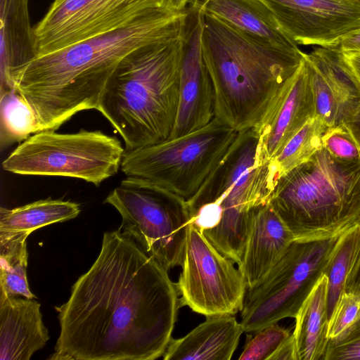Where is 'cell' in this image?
I'll return each mask as SVG.
<instances>
[{"instance_id":"1","label":"cell","mask_w":360,"mask_h":360,"mask_svg":"<svg viewBox=\"0 0 360 360\" xmlns=\"http://www.w3.org/2000/svg\"><path fill=\"white\" fill-rule=\"evenodd\" d=\"M165 269L131 238L105 232L99 255L58 312L50 360H154L172 339L180 307Z\"/></svg>"},{"instance_id":"2","label":"cell","mask_w":360,"mask_h":360,"mask_svg":"<svg viewBox=\"0 0 360 360\" xmlns=\"http://www.w3.org/2000/svg\"><path fill=\"white\" fill-rule=\"evenodd\" d=\"M187 10L160 6L113 31L37 56L15 79L34 110L39 131H56L77 113L99 110L120 62L145 44L184 37Z\"/></svg>"},{"instance_id":"3","label":"cell","mask_w":360,"mask_h":360,"mask_svg":"<svg viewBox=\"0 0 360 360\" xmlns=\"http://www.w3.org/2000/svg\"><path fill=\"white\" fill-rule=\"evenodd\" d=\"M202 51L214 89L215 117L238 132L259 126L303 53L271 46L207 12Z\"/></svg>"},{"instance_id":"4","label":"cell","mask_w":360,"mask_h":360,"mask_svg":"<svg viewBox=\"0 0 360 360\" xmlns=\"http://www.w3.org/2000/svg\"><path fill=\"white\" fill-rule=\"evenodd\" d=\"M184 46V35L141 46L120 62L109 79L98 112L122 138L125 151L170 137Z\"/></svg>"},{"instance_id":"5","label":"cell","mask_w":360,"mask_h":360,"mask_svg":"<svg viewBox=\"0 0 360 360\" xmlns=\"http://www.w3.org/2000/svg\"><path fill=\"white\" fill-rule=\"evenodd\" d=\"M269 201L295 240L338 237L360 224V163L323 148L283 176Z\"/></svg>"},{"instance_id":"6","label":"cell","mask_w":360,"mask_h":360,"mask_svg":"<svg viewBox=\"0 0 360 360\" xmlns=\"http://www.w3.org/2000/svg\"><path fill=\"white\" fill-rule=\"evenodd\" d=\"M257 134L240 131L226 155L191 198V224L223 255L240 262L255 209L270 200L268 165L256 163Z\"/></svg>"},{"instance_id":"7","label":"cell","mask_w":360,"mask_h":360,"mask_svg":"<svg viewBox=\"0 0 360 360\" xmlns=\"http://www.w3.org/2000/svg\"><path fill=\"white\" fill-rule=\"evenodd\" d=\"M238 133L215 117L191 133L125 151L121 170L127 176L148 179L187 200L220 162Z\"/></svg>"},{"instance_id":"8","label":"cell","mask_w":360,"mask_h":360,"mask_svg":"<svg viewBox=\"0 0 360 360\" xmlns=\"http://www.w3.org/2000/svg\"><path fill=\"white\" fill-rule=\"evenodd\" d=\"M103 203L120 214L118 231L167 271L181 266L191 224L186 200L143 178L127 176Z\"/></svg>"},{"instance_id":"9","label":"cell","mask_w":360,"mask_h":360,"mask_svg":"<svg viewBox=\"0 0 360 360\" xmlns=\"http://www.w3.org/2000/svg\"><path fill=\"white\" fill-rule=\"evenodd\" d=\"M124 153L119 139L99 130H46L21 142L2 167L16 174L75 178L98 186L117 173Z\"/></svg>"},{"instance_id":"10","label":"cell","mask_w":360,"mask_h":360,"mask_svg":"<svg viewBox=\"0 0 360 360\" xmlns=\"http://www.w3.org/2000/svg\"><path fill=\"white\" fill-rule=\"evenodd\" d=\"M340 236L310 242L295 240L264 278L247 289L240 311L244 332L254 333L281 319H295L318 279L326 273Z\"/></svg>"},{"instance_id":"11","label":"cell","mask_w":360,"mask_h":360,"mask_svg":"<svg viewBox=\"0 0 360 360\" xmlns=\"http://www.w3.org/2000/svg\"><path fill=\"white\" fill-rule=\"evenodd\" d=\"M233 263L191 224L175 283L180 307L187 306L205 316L235 315L241 311L248 287Z\"/></svg>"},{"instance_id":"12","label":"cell","mask_w":360,"mask_h":360,"mask_svg":"<svg viewBox=\"0 0 360 360\" xmlns=\"http://www.w3.org/2000/svg\"><path fill=\"white\" fill-rule=\"evenodd\" d=\"M162 6V0H62L34 27L37 56L125 26Z\"/></svg>"},{"instance_id":"13","label":"cell","mask_w":360,"mask_h":360,"mask_svg":"<svg viewBox=\"0 0 360 360\" xmlns=\"http://www.w3.org/2000/svg\"><path fill=\"white\" fill-rule=\"evenodd\" d=\"M297 45L338 46L360 30V0H261Z\"/></svg>"},{"instance_id":"14","label":"cell","mask_w":360,"mask_h":360,"mask_svg":"<svg viewBox=\"0 0 360 360\" xmlns=\"http://www.w3.org/2000/svg\"><path fill=\"white\" fill-rule=\"evenodd\" d=\"M203 20L204 12L190 4L180 68L179 107L169 138L196 131L215 117L214 89L202 51Z\"/></svg>"},{"instance_id":"15","label":"cell","mask_w":360,"mask_h":360,"mask_svg":"<svg viewBox=\"0 0 360 360\" xmlns=\"http://www.w3.org/2000/svg\"><path fill=\"white\" fill-rule=\"evenodd\" d=\"M315 104V116L327 127L347 122L360 108V83L339 45L304 52Z\"/></svg>"},{"instance_id":"16","label":"cell","mask_w":360,"mask_h":360,"mask_svg":"<svg viewBox=\"0 0 360 360\" xmlns=\"http://www.w3.org/2000/svg\"><path fill=\"white\" fill-rule=\"evenodd\" d=\"M315 116V104L307 64L301 63L286 82L259 126L256 162L268 165L292 136Z\"/></svg>"},{"instance_id":"17","label":"cell","mask_w":360,"mask_h":360,"mask_svg":"<svg viewBox=\"0 0 360 360\" xmlns=\"http://www.w3.org/2000/svg\"><path fill=\"white\" fill-rule=\"evenodd\" d=\"M295 241L269 200L253 212L240 262L248 288L256 286Z\"/></svg>"},{"instance_id":"18","label":"cell","mask_w":360,"mask_h":360,"mask_svg":"<svg viewBox=\"0 0 360 360\" xmlns=\"http://www.w3.org/2000/svg\"><path fill=\"white\" fill-rule=\"evenodd\" d=\"M41 304L0 292V360H29L49 340Z\"/></svg>"},{"instance_id":"19","label":"cell","mask_w":360,"mask_h":360,"mask_svg":"<svg viewBox=\"0 0 360 360\" xmlns=\"http://www.w3.org/2000/svg\"><path fill=\"white\" fill-rule=\"evenodd\" d=\"M30 0H0V92L15 89L20 73L37 57Z\"/></svg>"},{"instance_id":"20","label":"cell","mask_w":360,"mask_h":360,"mask_svg":"<svg viewBox=\"0 0 360 360\" xmlns=\"http://www.w3.org/2000/svg\"><path fill=\"white\" fill-rule=\"evenodd\" d=\"M243 332L233 314L208 315L185 336L172 338L162 357L165 360H230Z\"/></svg>"},{"instance_id":"21","label":"cell","mask_w":360,"mask_h":360,"mask_svg":"<svg viewBox=\"0 0 360 360\" xmlns=\"http://www.w3.org/2000/svg\"><path fill=\"white\" fill-rule=\"evenodd\" d=\"M191 4L271 46L292 51L300 50L261 0H193Z\"/></svg>"},{"instance_id":"22","label":"cell","mask_w":360,"mask_h":360,"mask_svg":"<svg viewBox=\"0 0 360 360\" xmlns=\"http://www.w3.org/2000/svg\"><path fill=\"white\" fill-rule=\"evenodd\" d=\"M328 279L323 274L296 315L292 335L296 360H323L328 338Z\"/></svg>"},{"instance_id":"23","label":"cell","mask_w":360,"mask_h":360,"mask_svg":"<svg viewBox=\"0 0 360 360\" xmlns=\"http://www.w3.org/2000/svg\"><path fill=\"white\" fill-rule=\"evenodd\" d=\"M80 205L70 200H39L13 209L0 208V232L31 233L43 226L76 218Z\"/></svg>"},{"instance_id":"24","label":"cell","mask_w":360,"mask_h":360,"mask_svg":"<svg viewBox=\"0 0 360 360\" xmlns=\"http://www.w3.org/2000/svg\"><path fill=\"white\" fill-rule=\"evenodd\" d=\"M327 127L316 116L311 118L268 165V186L272 193L278 181L294 168L307 162L323 148Z\"/></svg>"},{"instance_id":"25","label":"cell","mask_w":360,"mask_h":360,"mask_svg":"<svg viewBox=\"0 0 360 360\" xmlns=\"http://www.w3.org/2000/svg\"><path fill=\"white\" fill-rule=\"evenodd\" d=\"M30 234L0 232V292L8 296L37 298L30 291L27 278V238Z\"/></svg>"},{"instance_id":"26","label":"cell","mask_w":360,"mask_h":360,"mask_svg":"<svg viewBox=\"0 0 360 360\" xmlns=\"http://www.w3.org/2000/svg\"><path fill=\"white\" fill-rule=\"evenodd\" d=\"M39 132L36 113L16 90L0 92V148L21 143Z\"/></svg>"},{"instance_id":"27","label":"cell","mask_w":360,"mask_h":360,"mask_svg":"<svg viewBox=\"0 0 360 360\" xmlns=\"http://www.w3.org/2000/svg\"><path fill=\"white\" fill-rule=\"evenodd\" d=\"M359 233V226L342 234L338 239L326 271L328 279V320L340 297L345 292V280L352 262Z\"/></svg>"},{"instance_id":"28","label":"cell","mask_w":360,"mask_h":360,"mask_svg":"<svg viewBox=\"0 0 360 360\" xmlns=\"http://www.w3.org/2000/svg\"><path fill=\"white\" fill-rule=\"evenodd\" d=\"M254 333L248 338L238 359L271 360L292 334L289 329L281 326L278 322L262 328Z\"/></svg>"},{"instance_id":"29","label":"cell","mask_w":360,"mask_h":360,"mask_svg":"<svg viewBox=\"0 0 360 360\" xmlns=\"http://www.w3.org/2000/svg\"><path fill=\"white\" fill-rule=\"evenodd\" d=\"M324 148L335 158L360 163V143L347 123L327 127L322 137Z\"/></svg>"},{"instance_id":"30","label":"cell","mask_w":360,"mask_h":360,"mask_svg":"<svg viewBox=\"0 0 360 360\" xmlns=\"http://www.w3.org/2000/svg\"><path fill=\"white\" fill-rule=\"evenodd\" d=\"M360 316V295L345 291L328 320V338L335 340L343 334Z\"/></svg>"},{"instance_id":"31","label":"cell","mask_w":360,"mask_h":360,"mask_svg":"<svg viewBox=\"0 0 360 360\" xmlns=\"http://www.w3.org/2000/svg\"><path fill=\"white\" fill-rule=\"evenodd\" d=\"M323 360H360V316L340 337L329 340Z\"/></svg>"},{"instance_id":"32","label":"cell","mask_w":360,"mask_h":360,"mask_svg":"<svg viewBox=\"0 0 360 360\" xmlns=\"http://www.w3.org/2000/svg\"><path fill=\"white\" fill-rule=\"evenodd\" d=\"M345 291L360 295V224L356 246L345 280Z\"/></svg>"},{"instance_id":"33","label":"cell","mask_w":360,"mask_h":360,"mask_svg":"<svg viewBox=\"0 0 360 360\" xmlns=\"http://www.w3.org/2000/svg\"><path fill=\"white\" fill-rule=\"evenodd\" d=\"M271 360H296L292 333L289 338L273 355Z\"/></svg>"},{"instance_id":"34","label":"cell","mask_w":360,"mask_h":360,"mask_svg":"<svg viewBox=\"0 0 360 360\" xmlns=\"http://www.w3.org/2000/svg\"><path fill=\"white\" fill-rule=\"evenodd\" d=\"M339 46L344 53L360 52V30L344 38Z\"/></svg>"},{"instance_id":"35","label":"cell","mask_w":360,"mask_h":360,"mask_svg":"<svg viewBox=\"0 0 360 360\" xmlns=\"http://www.w3.org/2000/svg\"><path fill=\"white\" fill-rule=\"evenodd\" d=\"M342 53L347 63L360 83V52Z\"/></svg>"},{"instance_id":"36","label":"cell","mask_w":360,"mask_h":360,"mask_svg":"<svg viewBox=\"0 0 360 360\" xmlns=\"http://www.w3.org/2000/svg\"><path fill=\"white\" fill-rule=\"evenodd\" d=\"M193 0H162V6L175 11H186Z\"/></svg>"},{"instance_id":"37","label":"cell","mask_w":360,"mask_h":360,"mask_svg":"<svg viewBox=\"0 0 360 360\" xmlns=\"http://www.w3.org/2000/svg\"><path fill=\"white\" fill-rule=\"evenodd\" d=\"M360 143V108L352 117L346 122Z\"/></svg>"},{"instance_id":"38","label":"cell","mask_w":360,"mask_h":360,"mask_svg":"<svg viewBox=\"0 0 360 360\" xmlns=\"http://www.w3.org/2000/svg\"><path fill=\"white\" fill-rule=\"evenodd\" d=\"M60 1H62V0H54L53 3L56 4V3L60 2Z\"/></svg>"}]
</instances>
